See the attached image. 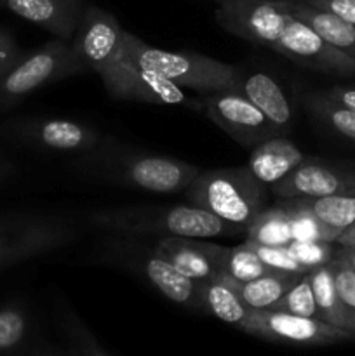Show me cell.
Listing matches in <instances>:
<instances>
[{"label":"cell","instance_id":"7c38bea8","mask_svg":"<svg viewBox=\"0 0 355 356\" xmlns=\"http://www.w3.org/2000/svg\"><path fill=\"white\" fill-rule=\"evenodd\" d=\"M70 47L84 72L100 73L124 52V28L110 10L86 3Z\"/></svg>","mask_w":355,"mask_h":356},{"label":"cell","instance_id":"603a6c76","mask_svg":"<svg viewBox=\"0 0 355 356\" xmlns=\"http://www.w3.org/2000/svg\"><path fill=\"white\" fill-rule=\"evenodd\" d=\"M308 278L310 284H312L313 298H315L317 318L350 332V323H348L347 312H345L340 296H338L334 271L331 263L310 270Z\"/></svg>","mask_w":355,"mask_h":356},{"label":"cell","instance_id":"52a82bcc","mask_svg":"<svg viewBox=\"0 0 355 356\" xmlns=\"http://www.w3.org/2000/svg\"><path fill=\"white\" fill-rule=\"evenodd\" d=\"M79 232L56 214H17L0 218V270L70 245Z\"/></svg>","mask_w":355,"mask_h":356},{"label":"cell","instance_id":"7402d4cb","mask_svg":"<svg viewBox=\"0 0 355 356\" xmlns=\"http://www.w3.org/2000/svg\"><path fill=\"white\" fill-rule=\"evenodd\" d=\"M291 14L310 24L324 40L355 61V24L341 19L336 14L310 6L303 0L291 2Z\"/></svg>","mask_w":355,"mask_h":356},{"label":"cell","instance_id":"4fadbf2b","mask_svg":"<svg viewBox=\"0 0 355 356\" xmlns=\"http://www.w3.org/2000/svg\"><path fill=\"white\" fill-rule=\"evenodd\" d=\"M202 111L212 124L246 148H254L274 136H282L267 115L239 90L205 94Z\"/></svg>","mask_w":355,"mask_h":356},{"label":"cell","instance_id":"484cf974","mask_svg":"<svg viewBox=\"0 0 355 356\" xmlns=\"http://www.w3.org/2000/svg\"><path fill=\"white\" fill-rule=\"evenodd\" d=\"M306 110L336 134L355 143V110L338 103L326 90L310 92L305 97Z\"/></svg>","mask_w":355,"mask_h":356},{"label":"cell","instance_id":"e0dca14e","mask_svg":"<svg viewBox=\"0 0 355 356\" xmlns=\"http://www.w3.org/2000/svg\"><path fill=\"white\" fill-rule=\"evenodd\" d=\"M84 7V0H2L0 9L10 10L21 19L47 30L52 37L70 42Z\"/></svg>","mask_w":355,"mask_h":356},{"label":"cell","instance_id":"d6a6232c","mask_svg":"<svg viewBox=\"0 0 355 356\" xmlns=\"http://www.w3.org/2000/svg\"><path fill=\"white\" fill-rule=\"evenodd\" d=\"M249 242V240H247ZM261 257L265 264L270 270L275 271H285V273H296V275H306L308 271L303 268V264L296 259L292 250L289 245H261V243L249 242Z\"/></svg>","mask_w":355,"mask_h":356},{"label":"cell","instance_id":"8992f818","mask_svg":"<svg viewBox=\"0 0 355 356\" xmlns=\"http://www.w3.org/2000/svg\"><path fill=\"white\" fill-rule=\"evenodd\" d=\"M82 66L73 58L68 40L52 38L42 47L24 52L3 75H0V113L47 83L80 75Z\"/></svg>","mask_w":355,"mask_h":356},{"label":"cell","instance_id":"4dcf8cb0","mask_svg":"<svg viewBox=\"0 0 355 356\" xmlns=\"http://www.w3.org/2000/svg\"><path fill=\"white\" fill-rule=\"evenodd\" d=\"M270 309L274 312H284L291 313V315L298 316H310V318H317V305L315 298H313L312 284H310L308 273L303 275Z\"/></svg>","mask_w":355,"mask_h":356},{"label":"cell","instance_id":"ba28073f","mask_svg":"<svg viewBox=\"0 0 355 356\" xmlns=\"http://www.w3.org/2000/svg\"><path fill=\"white\" fill-rule=\"evenodd\" d=\"M0 134L21 145L56 153H87L103 141L104 134L72 118L24 117L0 124Z\"/></svg>","mask_w":355,"mask_h":356},{"label":"cell","instance_id":"5bb4252c","mask_svg":"<svg viewBox=\"0 0 355 356\" xmlns=\"http://www.w3.org/2000/svg\"><path fill=\"white\" fill-rule=\"evenodd\" d=\"M271 51L303 68L334 76H355V61L324 40L310 24L292 16Z\"/></svg>","mask_w":355,"mask_h":356},{"label":"cell","instance_id":"d590c367","mask_svg":"<svg viewBox=\"0 0 355 356\" xmlns=\"http://www.w3.org/2000/svg\"><path fill=\"white\" fill-rule=\"evenodd\" d=\"M303 2L336 14L341 19L355 24V0H303Z\"/></svg>","mask_w":355,"mask_h":356},{"label":"cell","instance_id":"ac0fdd59","mask_svg":"<svg viewBox=\"0 0 355 356\" xmlns=\"http://www.w3.org/2000/svg\"><path fill=\"white\" fill-rule=\"evenodd\" d=\"M305 153L284 136H274L254 146L247 169L265 186L278 183L305 160Z\"/></svg>","mask_w":355,"mask_h":356},{"label":"cell","instance_id":"4316f807","mask_svg":"<svg viewBox=\"0 0 355 356\" xmlns=\"http://www.w3.org/2000/svg\"><path fill=\"white\" fill-rule=\"evenodd\" d=\"M281 204L284 205L289 214V225H291L292 240H301V242H336L341 232L331 228L326 222L320 221L306 205L301 204L298 197L281 198Z\"/></svg>","mask_w":355,"mask_h":356},{"label":"cell","instance_id":"44dd1931","mask_svg":"<svg viewBox=\"0 0 355 356\" xmlns=\"http://www.w3.org/2000/svg\"><path fill=\"white\" fill-rule=\"evenodd\" d=\"M35 339L31 316L19 305L0 308V355H56Z\"/></svg>","mask_w":355,"mask_h":356},{"label":"cell","instance_id":"30bf717a","mask_svg":"<svg viewBox=\"0 0 355 356\" xmlns=\"http://www.w3.org/2000/svg\"><path fill=\"white\" fill-rule=\"evenodd\" d=\"M240 330L260 339L292 346H333L355 339L347 330L319 318L274 309H251Z\"/></svg>","mask_w":355,"mask_h":356},{"label":"cell","instance_id":"e575fe53","mask_svg":"<svg viewBox=\"0 0 355 356\" xmlns=\"http://www.w3.org/2000/svg\"><path fill=\"white\" fill-rule=\"evenodd\" d=\"M23 54L24 51H21L14 35L0 26V75H3L14 63L19 61Z\"/></svg>","mask_w":355,"mask_h":356},{"label":"cell","instance_id":"8fae6325","mask_svg":"<svg viewBox=\"0 0 355 356\" xmlns=\"http://www.w3.org/2000/svg\"><path fill=\"white\" fill-rule=\"evenodd\" d=\"M97 75L101 76L110 96L117 99L187 106L195 111H202V101L190 99L180 86L134 65L124 52Z\"/></svg>","mask_w":355,"mask_h":356},{"label":"cell","instance_id":"d4e9b609","mask_svg":"<svg viewBox=\"0 0 355 356\" xmlns=\"http://www.w3.org/2000/svg\"><path fill=\"white\" fill-rule=\"evenodd\" d=\"M246 235L249 242L261 245H289L292 242L291 225L287 211L281 200L271 207H265L247 226Z\"/></svg>","mask_w":355,"mask_h":356},{"label":"cell","instance_id":"ffe728a7","mask_svg":"<svg viewBox=\"0 0 355 356\" xmlns=\"http://www.w3.org/2000/svg\"><path fill=\"white\" fill-rule=\"evenodd\" d=\"M200 312L216 316L221 322L240 327L246 322L251 308L244 302L239 284L226 273H219L211 280L198 284Z\"/></svg>","mask_w":355,"mask_h":356},{"label":"cell","instance_id":"83f0119b","mask_svg":"<svg viewBox=\"0 0 355 356\" xmlns=\"http://www.w3.org/2000/svg\"><path fill=\"white\" fill-rule=\"evenodd\" d=\"M61 332L66 341V353L68 355H89V356H108L111 351L90 332L82 318L68 306H63L61 315Z\"/></svg>","mask_w":355,"mask_h":356},{"label":"cell","instance_id":"9c48e42d","mask_svg":"<svg viewBox=\"0 0 355 356\" xmlns=\"http://www.w3.org/2000/svg\"><path fill=\"white\" fill-rule=\"evenodd\" d=\"M291 2L294 0H225L214 17L228 33L274 49L292 19Z\"/></svg>","mask_w":355,"mask_h":356},{"label":"cell","instance_id":"f1b7e54d","mask_svg":"<svg viewBox=\"0 0 355 356\" xmlns=\"http://www.w3.org/2000/svg\"><path fill=\"white\" fill-rule=\"evenodd\" d=\"M322 222L343 232L355 222V197L327 195V197H298Z\"/></svg>","mask_w":355,"mask_h":356},{"label":"cell","instance_id":"cb8c5ba5","mask_svg":"<svg viewBox=\"0 0 355 356\" xmlns=\"http://www.w3.org/2000/svg\"><path fill=\"white\" fill-rule=\"evenodd\" d=\"M301 277L274 270L246 284H239V292L251 309H270Z\"/></svg>","mask_w":355,"mask_h":356},{"label":"cell","instance_id":"6da1fadb","mask_svg":"<svg viewBox=\"0 0 355 356\" xmlns=\"http://www.w3.org/2000/svg\"><path fill=\"white\" fill-rule=\"evenodd\" d=\"M73 167L103 183L166 195L184 191L200 170L184 160L132 149L111 136H104L90 152L77 155Z\"/></svg>","mask_w":355,"mask_h":356},{"label":"cell","instance_id":"836d02e7","mask_svg":"<svg viewBox=\"0 0 355 356\" xmlns=\"http://www.w3.org/2000/svg\"><path fill=\"white\" fill-rule=\"evenodd\" d=\"M334 243L333 242H320V240H312V242H301V240H292L289 243V249L296 256V259L303 264L306 271L313 270L317 266H322L333 261L334 257Z\"/></svg>","mask_w":355,"mask_h":356},{"label":"cell","instance_id":"9a60e30c","mask_svg":"<svg viewBox=\"0 0 355 356\" xmlns=\"http://www.w3.org/2000/svg\"><path fill=\"white\" fill-rule=\"evenodd\" d=\"M270 190L277 198L327 195L355 197V170L305 159L284 179L271 184Z\"/></svg>","mask_w":355,"mask_h":356},{"label":"cell","instance_id":"74e56055","mask_svg":"<svg viewBox=\"0 0 355 356\" xmlns=\"http://www.w3.org/2000/svg\"><path fill=\"white\" fill-rule=\"evenodd\" d=\"M334 243L340 247H355V222H352L348 228H345Z\"/></svg>","mask_w":355,"mask_h":356},{"label":"cell","instance_id":"b9f144b4","mask_svg":"<svg viewBox=\"0 0 355 356\" xmlns=\"http://www.w3.org/2000/svg\"><path fill=\"white\" fill-rule=\"evenodd\" d=\"M0 6H2V0H0Z\"/></svg>","mask_w":355,"mask_h":356},{"label":"cell","instance_id":"2e32d148","mask_svg":"<svg viewBox=\"0 0 355 356\" xmlns=\"http://www.w3.org/2000/svg\"><path fill=\"white\" fill-rule=\"evenodd\" d=\"M153 247L181 275L197 284L225 273L228 247L200 242L194 236H160Z\"/></svg>","mask_w":355,"mask_h":356},{"label":"cell","instance_id":"277c9868","mask_svg":"<svg viewBox=\"0 0 355 356\" xmlns=\"http://www.w3.org/2000/svg\"><path fill=\"white\" fill-rule=\"evenodd\" d=\"M124 54L134 65L157 73L180 87L202 94L219 90H239L240 70L230 63L218 61L195 52L167 51L148 45L124 30Z\"/></svg>","mask_w":355,"mask_h":356},{"label":"cell","instance_id":"ab89813d","mask_svg":"<svg viewBox=\"0 0 355 356\" xmlns=\"http://www.w3.org/2000/svg\"><path fill=\"white\" fill-rule=\"evenodd\" d=\"M9 174H10V167L7 165L6 160H0V181L6 179V177L9 176Z\"/></svg>","mask_w":355,"mask_h":356},{"label":"cell","instance_id":"1f68e13d","mask_svg":"<svg viewBox=\"0 0 355 356\" xmlns=\"http://www.w3.org/2000/svg\"><path fill=\"white\" fill-rule=\"evenodd\" d=\"M331 266L334 271L338 296H340L341 305L347 312L348 323H350V334L355 337V271L336 254L331 261Z\"/></svg>","mask_w":355,"mask_h":356},{"label":"cell","instance_id":"f35d334b","mask_svg":"<svg viewBox=\"0 0 355 356\" xmlns=\"http://www.w3.org/2000/svg\"><path fill=\"white\" fill-rule=\"evenodd\" d=\"M336 256L340 257V259H343L345 263L355 271V247H340Z\"/></svg>","mask_w":355,"mask_h":356},{"label":"cell","instance_id":"60d3db41","mask_svg":"<svg viewBox=\"0 0 355 356\" xmlns=\"http://www.w3.org/2000/svg\"><path fill=\"white\" fill-rule=\"evenodd\" d=\"M216 2H225V0H216Z\"/></svg>","mask_w":355,"mask_h":356},{"label":"cell","instance_id":"3957f363","mask_svg":"<svg viewBox=\"0 0 355 356\" xmlns=\"http://www.w3.org/2000/svg\"><path fill=\"white\" fill-rule=\"evenodd\" d=\"M183 193L191 205L211 212L244 233L267 204V188L247 165L198 170Z\"/></svg>","mask_w":355,"mask_h":356},{"label":"cell","instance_id":"f546056e","mask_svg":"<svg viewBox=\"0 0 355 356\" xmlns=\"http://www.w3.org/2000/svg\"><path fill=\"white\" fill-rule=\"evenodd\" d=\"M270 268L261 261L254 247L249 242H244L240 245L228 247L225 263V273L232 277L237 284H246V282L254 280L265 273H270Z\"/></svg>","mask_w":355,"mask_h":356},{"label":"cell","instance_id":"d6986e66","mask_svg":"<svg viewBox=\"0 0 355 356\" xmlns=\"http://www.w3.org/2000/svg\"><path fill=\"white\" fill-rule=\"evenodd\" d=\"M239 92H242L254 106L260 108L268 120L284 134L292 124V106L275 79L267 73L240 75Z\"/></svg>","mask_w":355,"mask_h":356},{"label":"cell","instance_id":"8d00e7d4","mask_svg":"<svg viewBox=\"0 0 355 356\" xmlns=\"http://www.w3.org/2000/svg\"><path fill=\"white\" fill-rule=\"evenodd\" d=\"M333 99H336L338 103L345 104V106L355 110V87H347V86H334L329 90H326Z\"/></svg>","mask_w":355,"mask_h":356},{"label":"cell","instance_id":"5b68a950","mask_svg":"<svg viewBox=\"0 0 355 356\" xmlns=\"http://www.w3.org/2000/svg\"><path fill=\"white\" fill-rule=\"evenodd\" d=\"M100 261L138 275L174 305L200 312L197 282L181 275L157 252L155 247L146 245L138 236L118 235V238L104 242Z\"/></svg>","mask_w":355,"mask_h":356},{"label":"cell","instance_id":"7a4b0ae2","mask_svg":"<svg viewBox=\"0 0 355 356\" xmlns=\"http://www.w3.org/2000/svg\"><path fill=\"white\" fill-rule=\"evenodd\" d=\"M96 228L124 236H233L244 233L195 205H129L100 209L89 214Z\"/></svg>","mask_w":355,"mask_h":356}]
</instances>
